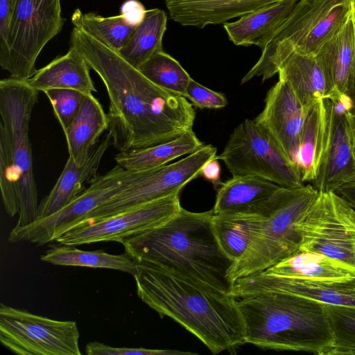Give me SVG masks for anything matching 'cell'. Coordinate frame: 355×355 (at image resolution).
<instances>
[{
	"label": "cell",
	"instance_id": "1",
	"mask_svg": "<svg viewBox=\"0 0 355 355\" xmlns=\"http://www.w3.org/2000/svg\"><path fill=\"white\" fill-rule=\"evenodd\" d=\"M70 46L106 88L108 133L119 152L153 146L193 130L196 112L187 98L155 85L118 52L83 30L73 28Z\"/></svg>",
	"mask_w": 355,
	"mask_h": 355
},
{
	"label": "cell",
	"instance_id": "2",
	"mask_svg": "<svg viewBox=\"0 0 355 355\" xmlns=\"http://www.w3.org/2000/svg\"><path fill=\"white\" fill-rule=\"evenodd\" d=\"M133 277L141 301L179 323L212 354L246 343L238 298L232 293L146 263H138Z\"/></svg>",
	"mask_w": 355,
	"mask_h": 355
},
{
	"label": "cell",
	"instance_id": "3",
	"mask_svg": "<svg viewBox=\"0 0 355 355\" xmlns=\"http://www.w3.org/2000/svg\"><path fill=\"white\" fill-rule=\"evenodd\" d=\"M214 212L183 208L166 223L125 239V252L153 265L232 293L234 262L221 249L212 226ZM233 294V293H232Z\"/></svg>",
	"mask_w": 355,
	"mask_h": 355
},
{
	"label": "cell",
	"instance_id": "4",
	"mask_svg": "<svg viewBox=\"0 0 355 355\" xmlns=\"http://www.w3.org/2000/svg\"><path fill=\"white\" fill-rule=\"evenodd\" d=\"M245 343L263 349L331 355L327 305L311 298L263 293L238 299Z\"/></svg>",
	"mask_w": 355,
	"mask_h": 355
},
{
	"label": "cell",
	"instance_id": "5",
	"mask_svg": "<svg viewBox=\"0 0 355 355\" xmlns=\"http://www.w3.org/2000/svg\"><path fill=\"white\" fill-rule=\"evenodd\" d=\"M38 92L28 80H0V188L7 214L13 217L18 213L16 227L28 225L37 218L29 123Z\"/></svg>",
	"mask_w": 355,
	"mask_h": 355
},
{
	"label": "cell",
	"instance_id": "6",
	"mask_svg": "<svg viewBox=\"0 0 355 355\" xmlns=\"http://www.w3.org/2000/svg\"><path fill=\"white\" fill-rule=\"evenodd\" d=\"M311 184L279 187L266 201L260 215L263 225L242 257L231 267L235 280L261 272L299 250V227L319 196Z\"/></svg>",
	"mask_w": 355,
	"mask_h": 355
},
{
	"label": "cell",
	"instance_id": "7",
	"mask_svg": "<svg viewBox=\"0 0 355 355\" xmlns=\"http://www.w3.org/2000/svg\"><path fill=\"white\" fill-rule=\"evenodd\" d=\"M216 158L233 175L257 176L286 187L304 185L299 168L254 120L246 119L234 130Z\"/></svg>",
	"mask_w": 355,
	"mask_h": 355
},
{
	"label": "cell",
	"instance_id": "8",
	"mask_svg": "<svg viewBox=\"0 0 355 355\" xmlns=\"http://www.w3.org/2000/svg\"><path fill=\"white\" fill-rule=\"evenodd\" d=\"M216 148L210 144L203 146L175 162L144 171L136 181L101 204L75 226L98 221L180 192L189 182L200 175L202 166L207 161L216 157Z\"/></svg>",
	"mask_w": 355,
	"mask_h": 355
},
{
	"label": "cell",
	"instance_id": "9",
	"mask_svg": "<svg viewBox=\"0 0 355 355\" xmlns=\"http://www.w3.org/2000/svg\"><path fill=\"white\" fill-rule=\"evenodd\" d=\"M60 0H16L8 32L9 77L28 80L46 44L62 30Z\"/></svg>",
	"mask_w": 355,
	"mask_h": 355
},
{
	"label": "cell",
	"instance_id": "10",
	"mask_svg": "<svg viewBox=\"0 0 355 355\" xmlns=\"http://www.w3.org/2000/svg\"><path fill=\"white\" fill-rule=\"evenodd\" d=\"M74 321L37 315L3 303L0 305V341L20 355H81Z\"/></svg>",
	"mask_w": 355,
	"mask_h": 355
},
{
	"label": "cell",
	"instance_id": "11",
	"mask_svg": "<svg viewBox=\"0 0 355 355\" xmlns=\"http://www.w3.org/2000/svg\"><path fill=\"white\" fill-rule=\"evenodd\" d=\"M299 230V250L320 253L355 268V209L336 193L320 192Z\"/></svg>",
	"mask_w": 355,
	"mask_h": 355
},
{
	"label": "cell",
	"instance_id": "12",
	"mask_svg": "<svg viewBox=\"0 0 355 355\" xmlns=\"http://www.w3.org/2000/svg\"><path fill=\"white\" fill-rule=\"evenodd\" d=\"M144 171H127L116 164L97 176L80 194L56 213L24 227H15L8 241H29L43 245L55 241L89 213L141 176Z\"/></svg>",
	"mask_w": 355,
	"mask_h": 355
},
{
	"label": "cell",
	"instance_id": "13",
	"mask_svg": "<svg viewBox=\"0 0 355 355\" xmlns=\"http://www.w3.org/2000/svg\"><path fill=\"white\" fill-rule=\"evenodd\" d=\"M180 193H174L98 221L75 226L58 237L60 245L76 246L117 241L162 225L182 208Z\"/></svg>",
	"mask_w": 355,
	"mask_h": 355
},
{
	"label": "cell",
	"instance_id": "14",
	"mask_svg": "<svg viewBox=\"0 0 355 355\" xmlns=\"http://www.w3.org/2000/svg\"><path fill=\"white\" fill-rule=\"evenodd\" d=\"M327 139L323 157L313 186L319 192L334 191L347 182L355 170V153L347 118L352 105L346 94L324 98Z\"/></svg>",
	"mask_w": 355,
	"mask_h": 355
},
{
	"label": "cell",
	"instance_id": "15",
	"mask_svg": "<svg viewBox=\"0 0 355 355\" xmlns=\"http://www.w3.org/2000/svg\"><path fill=\"white\" fill-rule=\"evenodd\" d=\"M334 0H300L289 17L270 38L262 53L241 84L254 77L262 81L278 73L282 62L305 40Z\"/></svg>",
	"mask_w": 355,
	"mask_h": 355
},
{
	"label": "cell",
	"instance_id": "16",
	"mask_svg": "<svg viewBox=\"0 0 355 355\" xmlns=\"http://www.w3.org/2000/svg\"><path fill=\"white\" fill-rule=\"evenodd\" d=\"M263 293H287L328 305L355 307V279L318 282L279 277L259 272L233 282L232 293L238 299Z\"/></svg>",
	"mask_w": 355,
	"mask_h": 355
},
{
	"label": "cell",
	"instance_id": "17",
	"mask_svg": "<svg viewBox=\"0 0 355 355\" xmlns=\"http://www.w3.org/2000/svg\"><path fill=\"white\" fill-rule=\"evenodd\" d=\"M264 107L254 119L297 166L305 112L290 86L279 80L268 91ZM298 167V166H297Z\"/></svg>",
	"mask_w": 355,
	"mask_h": 355
},
{
	"label": "cell",
	"instance_id": "18",
	"mask_svg": "<svg viewBox=\"0 0 355 355\" xmlns=\"http://www.w3.org/2000/svg\"><path fill=\"white\" fill-rule=\"evenodd\" d=\"M111 144V137L107 133L82 162H76L69 157L54 187L39 205L37 220L56 213L86 189L85 185L97 177L101 162Z\"/></svg>",
	"mask_w": 355,
	"mask_h": 355
},
{
	"label": "cell",
	"instance_id": "19",
	"mask_svg": "<svg viewBox=\"0 0 355 355\" xmlns=\"http://www.w3.org/2000/svg\"><path fill=\"white\" fill-rule=\"evenodd\" d=\"M282 0H166L171 19L182 26L202 28L225 24Z\"/></svg>",
	"mask_w": 355,
	"mask_h": 355
},
{
	"label": "cell",
	"instance_id": "20",
	"mask_svg": "<svg viewBox=\"0 0 355 355\" xmlns=\"http://www.w3.org/2000/svg\"><path fill=\"white\" fill-rule=\"evenodd\" d=\"M265 275L318 282L355 279V268L320 253L298 250L261 271Z\"/></svg>",
	"mask_w": 355,
	"mask_h": 355
},
{
	"label": "cell",
	"instance_id": "21",
	"mask_svg": "<svg viewBox=\"0 0 355 355\" xmlns=\"http://www.w3.org/2000/svg\"><path fill=\"white\" fill-rule=\"evenodd\" d=\"M354 55L355 29L350 13L343 26L315 55L325 78L327 98L345 94Z\"/></svg>",
	"mask_w": 355,
	"mask_h": 355
},
{
	"label": "cell",
	"instance_id": "22",
	"mask_svg": "<svg viewBox=\"0 0 355 355\" xmlns=\"http://www.w3.org/2000/svg\"><path fill=\"white\" fill-rule=\"evenodd\" d=\"M90 69L80 53L70 46L65 54L37 70L28 83L37 92L61 88L75 89L85 94H92L96 89L90 76Z\"/></svg>",
	"mask_w": 355,
	"mask_h": 355
},
{
	"label": "cell",
	"instance_id": "23",
	"mask_svg": "<svg viewBox=\"0 0 355 355\" xmlns=\"http://www.w3.org/2000/svg\"><path fill=\"white\" fill-rule=\"evenodd\" d=\"M297 0H282L272 6L250 13L223 26L236 46L256 45L261 51L270 38L284 23L295 8Z\"/></svg>",
	"mask_w": 355,
	"mask_h": 355
},
{
	"label": "cell",
	"instance_id": "24",
	"mask_svg": "<svg viewBox=\"0 0 355 355\" xmlns=\"http://www.w3.org/2000/svg\"><path fill=\"white\" fill-rule=\"evenodd\" d=\"M277 73L279 79L292 89L304 111L327 96L325 78L314 55L293 51L280 64Z\"/></svg>",
	"mask_w": 355,
	"mask_h": 355
},
{
	"label": "cell",
	"instance_id": "25",
	"mask_svg": "<svg viewBox=\"0 0 355 355\" xmlns=\"http://www.w3.org/2000/svg\"><path fill=\"white\" fill-rule=\"evenodd\" d=\"M279 187L257 176L233 175L220 185L212 211L214 214L254 213Z\"/></svg>",
	"mask_w": 355,
	"mask_h": 355
},
{
	"label": "cell",
	"instance_id": "26",
	"mask_svg": "<svg viewBox=\"0 0 355 355\" xmlns=\"http://www.w3.org/2000/svg\"><path fill=\"white\" fill-rule=\"evenodd\" d=\"M109 128L107 114L92 94H85L80 110L64 132L69 157L82 162Z\"/></svg>",
	"mask_w": 355,
	"mask_h": 355
},
{
	"label": "cell",
	"instance_id": "27",
	"mask_svg": "<svg viewBox=\"0 0 355 355\" xmlns=\"http://www.w3.org/2000/svg\"><path fill=\"white\" fill-rule=\"evenodd\" d=\"M297 165L303 182H313L323 157L327 139V119L324 98L305 111Z\"/></svg>",
	"mask_w": 355,
	"mask_h": 355
},
{
	"label": "cell",
	"instance_id": "28",
	"mask_svg": "<svg viewBox=\"0 0 355 355\" xmlns=\"http://www.w3.org/2000/svg\"><path fill=\"white\" fill-rule=\"evenodd\" d=\"M203 146V143L191 130L169 141L153 146L119 152L114 156V161L127 171H146L162 166L176 158L193 153Z\"/></svg>",
	"mask_w": 355,
	"mask_h": 355
},
{
	"label": "cell",
	"instance_id": "29",
	"mask_svg": "<svg viewBox=\"0 0 355 355\" xmlns=\"http://www.w3.org/2000/svg\"><path fill=\"white\" fill-rule=\"evenodd\" d=\"M264 219L261 215L248 212L214 214L212 226L217 241L234 263L244 254Z\"/></svg>",
	"mask_w": 355,
	"mask_h": 355
},
{
	"label": "cell",
	"instance_id": "30",
	"mask_svg": "<svg viewBox=\"0 0 355 355\" xmlns=\"http://www.w3.org/2000/svg\"><path fill=\"white\" fill-rule=\"evenodd\" d=\"M167 16L159 8L146 11L143 21L136 26L127 43L119 54L138 69L156 52L164 50L162 40L166 29Z\"/></svg>",
	"mask_w": 355,
	"mask_h": 355
},
{
	"label": "cell",
	"instance_id": "31",
	"mask_svg": "<svg viewBox=\"0 0 355 355\" xmlns=\"http://www.w3.org/2000/svg\"><path fill=\"white\" fill-rule=\"evenodd\" d=\"M40 259L55 266L106 268L134 275L138 268L136 262L125 252L112 254L103 250L84 251L74 246H53Z\"/></svg>",
	"mask_w": 355,
	"mask_h": 355
},
{
	"label": "cell",
	"instance_id": "32",
	"mask_svg": "<svg viewBox=\"0 0 355 355\" xmlns=\"http://www.w3.org/2000/svg\"><path fill=\"white\" fill-rule=\"evenodd\" d=\"M75 28L83 30L118 52L130 38L136 26L121 15L103 17L94 12L83 13L79 8L71 15Z\"/></svg>",
	"mask_w": 355,
	"mask_h": 355
},
{
	"label": "cell",
	"instance_id": "33",
	"mask_svg": "<svg viewBox=\"0 0 355 355\" xmlns=\"http://www.w3.org/2000/svg\"><path fill=\"white\" fill-rule=\"evenodd\" d=\"M138 69L158 87L185 97L191 78L182 65L164 50L154 53Z\"/></svg>",
	"mask_w": 355,
	"mask_h": 355
},
{
	"label": "cell",
	"instance_id": "34",
	"mask_svg": "<svg viewBox=\"0 0 355 355\" xmlns=\"http://www.w3.org/2000/svg\"><path fill=\"white\" fill-rule=\"evenodd\" d=\"M327 305L334 334L331 355H355V307Z\"/></svg>",
	"mask_w": 355,
	"mask_h": 355
},
{
	"label": "cell",
	"instance_id": "35",
	"mask_svg": "<svg viewBox=\"0 0 355 355\" xmlns=\"http://www.w3.org/2000/svg\"><path fill=\"white\" fill-rule=\"evenodd\" d=\"M44 93L64 132L77 115L85 94L75 89L61 88L49 89Z\"/></svg>",
	"mask_w": 355,
	"mask_h": 355
},
{
	"label": "cell",
	"instance_id": "36",
	"mask_svg": "<svg viewBox=\"0 0 355 355\" xmlns=\"http://www.w3.org/2000/svg\"><path fill=\"white\" fill-rule=\"evenodd\" d=\"M87 355H196V353L173 349H147L144 347H114L97 341L85 347Z\"/></svg>",
	"mask_w": 355,
	"mask_h": 355
},
{
	"label": "cell",
	"instance_id": "37",
	"mask_svg": "<svg viewBox=\"0 0 355 355\" xmlns=\"http://www.w3.org/2000/svg\"><path fill=\"white\" fill-rule=\"evenodd\" d=\"M185 98L201 109H220L227 105L224 94L213 91L191 78L186 89Z\"/></svg>",
	"mask_w": 355,
	"mask_h": 355
},
{
	"label": "cell",
	"instance_id": "38",
	"mask_svg": "<svg viewBox=\"0 0 355 355\" xmlns=\"http://www.w3.org/2000/svg\"><path fill=\"white\" fill-rule=\"evenodd\" d=\"M16 0H0V65L6 70L10 57L8 32Z\"/></svg>",
	"mask_w": 355,
	"mask_h": 355
},
{
	"label": "cell",
	"instance_id": "39",
	"mask_svg": "<svg viewBox=\"0 0 355 355\" xmlns=\"http://www.w3.org/2000/svg\"><path fill=\"white\" fill-rule=\"evenodd\" d=\"M120 15L131 24L137 26L144 19L146 10L138 0H127L121 6Z\"/></svg>",
	"mask_w": 355,
	"mask_h": 355
},
{
	"label": "cell",
	"instance_id": "40",
	"mask_svg": "<svg viewBox=\"0 0 355 355\" xmlns=\"http://www.w3.org/2000/svg\"><path fill=\"white\" fill-rule=\"evenodd\" d=\"M200 175L214 186H220V165L216 157L207 161L202 167Z\"/></svg>",
	"mask_w": 355,
	"mask_h": 355
},
{
	"label": "cell",
	"instance_id": "41",
	"mask_svg": "<svg viewBox=\"0 0 355 355\" xmlns=\"http://www.w3.org/2000/svg\"><path fill=\"white\" fill-rule=\"evenodd\" d=\"M334 192L355 209V180L344 183Z\"/></svg>",
	"mask_w": 355,
	"mask_h": 355
},
{
	"label": "cell",
	"instance_id": "42",
	"mask_svg": "<svg viewBox=\"0 0 355 355\" xmlns=\"http://www.w3.org/2000/svg\"><path fill=\"white\" fill-rule=\"evenodd\" d=\"M345 94L352 105L349 109L355 111V55L348 76Z\"/></svg>",
	"mask_w": 355,
	"mask_h": 355
},
{
	"label": "cell",
	"instance_id": "43",
	"mask_svg": "<svg viewBox=\"0 0 355 355\" xmlns=\"http://www.w3.org/2000/svg\"><path fill=\"white\" fill-rule=\"evenodd\" d=\"M350 108V107H349ZM348 109L347 112V118L350 129V132L352 135L354 150L355 153V111H353L350 109Z\"/></svg>",
	"mask_w": 355,
	"mask_h": 355
},
{
	"label": "cell",
	"instance_id": "44",
	"mask_svg": "<svg viewBox=\"0 0 355 355\" xmlns=\"http://www.w3.org/2000/svg\"><path fill=\"white\" fill-rule=\"evenodd\" d=\"M351 16L355 29V0H351Z\"/></svg>",
	"mask_w": 355,
	"mask_h": 355
},
{
	"label": "cell",
	"instance_id": "45",
	"mask_svg": "<svg viewBox=\"0 0 355 355\" xmlns=\"http://www.w3.org/2000/svg\"><path fill=\"white\" fill-rule=\"evenodd\" d=\"M351 180H355V172H354Z\"/></svg>",
	"mask_w": 355,
	"mask_h": 355
}]
</instances>
